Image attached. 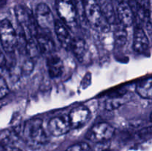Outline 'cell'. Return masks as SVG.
I'll return each mask as SVG.
<instances>
[{
  "label": "cell",
  "mask_w": 152,
  "mask_h": 151,
  "mask_svg": "<svg viewBox=\"0 0 152 151\" xmlns=\"http://www.w3.org/2000/svg\"><path fill=\"white\" fill-rule=\"evenodd\" d=\"M9 87L5 79L2 76L0 75V99L5 97L9 93Z\"/></svg>",
  "instance_id": "603a6c76"
},
{
  "label": "cell",
  "mask_w": 152,
  "mask_h": 151,
  "mask_svg": "<svg viewBox=\"0 0 152 151\" xmlns=\"http://www.w3.org/2000/svg\"><path fill=\"white\" fill-rule=\"evenodd\" d=\"M34 68V62L31 59H28L25 60L22 64L21 68V74L24 76H28L32 73Z\"/></svg>",
  "instance_id": "44dd1931"
},
{
  "label": "cell",
  "mask_w": 152,
  "mask_h": 151,
  "mask_svg": "<svg viewBox=\"0 0 152 151\" xmlns=\"http://www.w3.org/2000/svg\"><path fill=\"white\" fill-rule=\"evenodd\" d=\"M0 151H22L20 148L6 143H0Z\"/></svg>",
  "instance_id": "cb8c5ba5"
},
{
  "label": "cell",
  "mask_w": 152,
  "mask_h": 151,
  "mask_svg": "<svg viewBox=\"0 0 152 151\" xmlns=\"http://www.w3.org/2000/svg\"><path fill=\"white\" fill-rule=\"evenodd\" d=\"M48 131L52 136H61L71 130L68 115H58L52 118L48 124Z\"/></svg>",
  "instance_id": "30bf717a"
},
{
  "label": "cell",
  "mask_w": 152,
  "mask_h": 151,
  "mask_svg": "<svg viewBox=\"0 0 152 151\" xmlns=\"http://www.w3.org/2000/svg\"><path fill=\"white\" fill-rule=\"evenodd\" d=\"M115 133V128L106 122L94 124L86 134V138L94 143H102L109 141Z\"/></svg>",
  "instance_id": "5b68a950"
},
{
  "label": "cell",
  "mask_w": 152,
  "mask_h": 151,
  "mask_svg": "<svg viewBox=\"0 0 152 151\" xmlns=\"http://www.w3.org/2000/svg\"><path fill=\"white\" fill-rule=\"evenodd\" d=\"M0 43L7 53H13L17 44V33L11 22L7 19L0 21Z\"/></svg>",
  "instance_id": "3957f363"
},
{
  "label": "cell",
  "mask_w": 152,
  "mask_h": 151,
  "mask_svg": "<svg viewBox=\"0 0 152 151\" xmlns=\"http://www.w3.org/2000/svg\"><path fill=\"white\" fill-rule=\"evenodd\" d=\"M68 116L71 129H78L88 122L91 118V112L87 107L80 105L73 108Z\"/></svg>",
  "instance_id": "ba28073f"
},
{
  "label": "cell",
  "mask_w": 152,
  "mask_h": 151,
  "mask_svg": "<svg viewBox=\"0 0 152 151\" xmlns=\"http://www.w3.org/2000/svg\"><path fill=\"white\" fill-rule=\"evenodd\" d=\"M73 1H74V2L77 3V4H83L84 0H73Z\"/></svg>",
  "instance_id": "484cf974"
},
{
  "label": "cell",
  "mask_w": 152,
  "mask_h": 151,
  "mask_svg": "<svg viewBox=\"0 0 152 151\" xmlns=\"http://www.w3.org/2000/svg\"><path fill=\"white\" fill-rule=\"evenodd\" d=\"M117 19L125 28L132 26L134 22V12L130 4L125 0H118L116 7Z\"/></svg>",
  "instance_id": "9c48e42d"
},
{
  "label": "cell",
  "mask_w": 152,
  "mask_h": 151,
  "mask_svg": "<svg viewBox=\"0 0 152 151\" xmlns=\"http://www.w3.org/2000/svg\"><path fill=\"white\" fill-rule=\"evenodd\" d=\"M35 18L37 26L45 30H53L55 19L50 7L45 3H39L37 4L35 10Z\"/></svg>",
  "instance_id": "52a82bcc"
},
{
  "label": "cell",
  "mask_w": 152,
  "mask_h": 151,
  "mask_svg": "<svg viewBox=\"0 0 152 151\" xmlns=\"http://www.w3.org/2000/svg\"><path fill=\"white\" fill-rule=\"evenodd\" d=\"M149 46V40L143 28L139 26L136 27L134 32V50L139 53H143L148 50Z\"/></svg>",
  "instance_id": "8fae6325"
},
{
  "label": "cell",
  "mask_w": 152,
  "mask_h": 151,
  "mask_svg": "<svg viewBox=\"0 0 152 151\" xmlns=\"http://www.w3.org/2000/svg\"><path fill=\"white\" fill-rule=\"evenodd\" d=\"M14 12L18 24L27 38L35 37L38 33V26L31 10L22 4H18L15 7Z\"/></svg>",
  "instance_id": "7a4b0ae2"
},
{
  "label": "cell",
  "mask_w": 152,
  "mask_h": 151,
  "mask_svg": "<svg viewBox=\"0 0 152 151\" xmlns=\"http://www.w3.org/2000/svg\"><path fill=\"white\" fill-rule=\"evenodd\" d=\"M6 63H7V61H6L5 56H4V53L0 49V68L4 67L6 65Z\"/></svg>",
  "instance_id": "d4e9b609"
},
{
  "label": "cell",
  "mask_w": 152,
  "mask_h": 151,
  "mask_svg": "<svg viewBox=\"0 0 152 151\" xmlns=\"http://www.w3.org/2000/svg\"><path fill=\"white\" fill-rule=\"evenodd\" d=\"M114 45L117 48H122L126 44L128 39V34L126 28L119 24L114 31Z\"/></svg>",
  "instance_id": "d6986e66"
},
{
  "label": "cell",
  "mask_w": 152,
  "mask_h": 151,
  "mask_svg": "<svg viewBox=\"0 0 152 151\" xmlns=\"http://www.w3.org/2000/svg\"><path fill=\"white\" fill-rule=\"evenodd\" d=\"M47 68L50 78H59L63 73L64 63L59 56L53 53L48 58Z\"/></svg>",
  "instance_id": "7c38bea8"
},
{
  "label": "cell",
  "mask_w": 152,
  "mask_h": 151,
  "mask_svg": "<svg viewBox=\"0 0 152 151\" xmlns=\"http://www.w3.org/2000/svg\"><path fill=\"white\" fill-rule=\"evenodd\" d=\"M34 38H35L41 54L46 55V56H50V55L53 54V52L55 48V44L53 40L50 37L45 34H41L38 33Z\"/></svg>",
  "instance_id": "5bb4252c"
},
{
  "label": "cell",
  "mask_w": 152,
  "mask_h": 151,
  "mask_svg": "<svg viewBox=\"0 0 152 151\" xmlns=\"http://www.w3.org/2000/svg\"><path fill=\"white\" fill-rule=\"evenodd\" d=\"M129 99H130L129 94L126 93L108 98L105 102V109L111 111L118 109L122 105L128 102Z\"/></svg>",
  "instance_id": "ac0fdd59"
},
{
  "label": "cell",
  "mask_w": 152,
  "mask_h": 151,
  "mask_svg": "<svg viewBox=\"0 0 152 151\" xmlns=\"http://www.w3.org/2000/svg\"><path fill=\"white\" fill-rule=\"evenodd\" d=\"M103 18L106 22L110 25L115 24L117 22L115 9L111 0H97Z\"/></svg>",
  "instance_id": "9a60e30c"
},
{
  "label": "cell",
  "mask_w": 152,
  "mask_h": 151,
  "mask_svg": "<svg viewBox=\"0 0 152 151\" xmlns=\"http://www.w3.org/2000/svg\"><path fill=\"white\" fill-rule=\"evenodd\" d=\"M83 13L88 22L96 28H102L103 18L97 0H84L83 3Z\"/></svg>",
  "instance_id": "8992f818"
},
{
  "label": "cell",
  "mask_w": 152,
  "mask_h": 151,
  "mask_svg": "<svg viewBox=\"0 0 152 151\" xmlns=\"http://www.w3.org/2000/svg\"><path fill=\"white\" fill-rule=\"evenodd\" d=\"M22 137L31 146H39L47 143L48 136L43 127L42 120L35 118L27 121L22 129Z\"/></svg>",
  "instance_id": "6da1fadb"
},
{
  "label": "cell",
  "mask_w": 152,
  "mask_h": 151,
  "mask_svg": "<svg viewBox=\"0 0 152 151\" xmlns=\"http://www.w3.org/2000/svg\"><path fill=\"white\" fill-rule=\"evenodd\" d=\"M56 8L61 20L67 27L77 25V12L73 0H56Z\"/></svg>",
  "instance_id": "277c9868"
},
{
  "label": "cell",
  "mask_w": 152,
  "mask_h": 151,
  "mask_svg": "<svg viewBox=\"0 0 152 151\" xmlns=\"http://www.w3.org/2000/svg\"><path fill=\"white\" fill-rule=\"evenodd\" d=\"M25 53L28 55V59H31L32 61L35 62L41 54L39 49L37 43L34 37L28 38L26 44V48H25Z\"/></svg>",
  "instance_id": "ffe728a7"
},
{
  "label": "cell",
  "mask_w": 152,
  "mask_h": 151,
  "mask_svg": "<svg viewBox=\"0 0 152 151\" xmlns=\"http://www.w3.org/2000/svg\"><path fill=\"white\" fill-rule=\"evenodd\" d=\"M136 91L140 97L145 99L152 98V78L151 76L143 78L137 84Z\"/></svg>",
  "instance_id": "e0dca14e"
},
{
  "label": "cell",
  "mask_w": 152,
  "mask_h": 151,
  "mask_svg": "<svg viewBox=\"0 0 152 151\" xmlns=\"http://www.w3.org/2000/svg\"><path fill=\"white\" fill-rule=\"evenodd\" d=\"M70 50H72L74 54L75 55L76 57L82 62L86 57L88 51L87 44L81 38H72L71 44L69 47Z\"/></svg>",
  "instance_id": "2e32d148"
},
{
  "label": "cell",
  "mask_w": 152,
  "mask_h": 151,
  "mask_svg": "<svg viewBox=\"0 0 152 151\" xmlns=\"http://www.w3.org/2000/svg\"><path fill=\"white\" fill-rule=\"evenodd\" d=\"M65 151H91V147L86 142H79L68 147Z\"/></svg>",
  "instance_id": "7402d4cb"
},
{
  "label": "cell",
  "mask_w": 152,
  "mask_h": 151,
  "mask_svg": "<svg viewBox=\"0 0 152 151\" xmlns=\"http://www.w3.org/2000/svg\"><path fill=\"white\" fill-rule=\"evenodd\" d=\"M53 30L56 33L58 40L62 44V47L69 48L70 44L72 41V37L70 34L68 27L60 20L55 21Z\"/></svg>",
  "instance_id": "4fadbf2b"
}]
</instances>
